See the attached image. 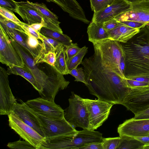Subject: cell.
<instances>
[{
    "label": "cell",
    "mask_w": 149,
    "mask_h": 149,
    "mask_svg": "<svg viewBox=\"0 0 149 149\" xmlns=\"http://www.w3.org/2000/svg\"><path fill=\"white\" fill-rule=\"evenodd\" d=\"M93 55L85 58L84 67L86 85L98 99L120 104L129 93L124 75L125 53L120 42L109 39L93 43Z\"/></svg>",
    "instance_id": "cell-1"
},
{
    "label": "cell",
    "mask_w": 149,
    "mask_h": 149,
    "mask_svg": "<svg viewBox=\"0 0 149 149\" xmlns=\"http://www.w3.org/2000/svg\"><path fill=\"white\" fill-rule=\"evenodd\" d=\"M14 47L22 56L25 64L32 72L37 82L41 97L54 100L59 91L66 88L70 82L54 66L44 63L36 64L32 56L22 46L10 39Z\"/></svg>",
    "instance_id": "cell-2"
},
{
    "label": "cell",
    "mask_w": 149,
    "mask_h": 149,
    "mask_svg": "<svg viewBox=\"0 0 149 149\" xmlns=\"http://www.w3.org/2000/svg\"><path fill=\"white\" fill-rule=\"evenodd\" d=\"M121 43L125 53L126 78H149V31L146 26L127 42Z\"/></svg>",
    "instance_id": "cell-3"
},
{
    "label": "cell",
    "mask_w": 149,
    "mask_h": 149,
    "mask_svg": "<svg viewBox=\"0 0 149 149\" xmlns=\"http://www.w3.org/2000/svg\"><path fill=\"white\" fill-rule=\"evenodd\" d=\"M103 138L100 132L88 129L66 135L45 139L40 149H78L93 142H102Z\"/></svg>",
    "instance_id": "cell-4"
},
{
    "label": "cell",
    "mask_w": 149,
    "mask_h": 149,
    "mask_svg": "<svg viewBox=\"0 0 149 149\" xmlns=\"http://www.w3.org/2000/svg\"><path fill=\"white\" fill-rule=\"evenodd\" d=\"M69 106L64 110V117L73 128L89 130L88 115L83 98L72 92Z\"/></svg>",
    "instance_id": "cell-5"
},
{
    "label": "cell",
    "mask_w": 149,
    "mask_h": 149,
    "mask_svg": "<svg viewBox=\"0 0 149 149\" xmlns=\"http://www.w3.org/2000/svg\"><path fill=\"white\" fill-rule=\"evenodd\" d=\"M88 115L89 130H94L107 119L113 104L100 100L83 98Z\"/></svg>",
    "instance_id": "cell-6"
},
{
    "label": "cell",
    "mask_w": 149,
    "mask_h": 149,
    "mask_svg": "<svg viewBox=\"0 0 149 149\" xmlns=\"http://www.w3.org/2000/svg\"><path fill=\"white\" fill-rule=\"evenodd\" d=\"M36 113L45 140L66 135L77 131L67 122L64 117L60 119L52 118Z\"/></svg>",
    "instance_id": "cell-7"
},
{
    "label": "cell",
    "mask_w": 149,
    "mask_h": 149,
    "mask_svg": "<svg viewBox=\"0 0 149 149\" xmlns=\"http://www.w3.org/2000/svg\"><path fill=\"white\" fill-rule=\"evenodd\" d=\"M130 88L121 104L135 115L149 108V85Z\"/></svg>",
    "instance_id": "cell-8"
},
{
    "label": "cell",
    "mask_w": 149,
    "mask_h": 149,
    "mask_svg": "<svg viewBox=\"0 0 149 149\" xmlns=\"http://www.w3.org/2000/svg\"><path fill=\"white\" fill-rule=\"evenodd\" d=\"M9 125L22 138L40 149L45 141L44 137L29 125L22 121L12 112L8 115Z\"/></svg>",
    "instance_id": "cell-9"
},
{
    "label": "cell",
    "mask_w": 149,
    "mask_h": 149,
    "mask_svg": "<svg viewBox=\"0 0 149 149\" xmlns=\"http://www.w3.org/2000/svg\"><path fill=\"white\" fill-rule=\"evenodd\" d=\"M0 62L9 67H24L25 63L20 54L12 44L6 33L0 26Z\"/></svg>",
    "instance_id": "cell-10"
},
{
    "label": "cell",
    "mask_w": 149,
    "mask_h": 149,
    "mask_svg": "<svg viewBox=\"0 0 149 149\" xmlns=\"http://www.w3.org/2000/svg\"><path fill=\"white\" fill-rule=\"evenodd\" d=\"M25 103L35 112L45 116L55 119L64 117V110L54 100L39 97L28 100Z\"/></svg>",
    "instance_id": "cell-11"
},
{
    "label": "cell",
    "mask_w": 149,
    "mask_h": 149,
    "mask_svg": "<svg viewBox=\"0 0 149 149\" xmlns=\"http://www.w3.org/2000/svg\"><path fill=\"white\" fill-rule=\"evenodd\" d=\"M7 71L0 66V114L8 115L17 102L10 88Z\"/></svg>",
    "instance_id": "cell-12"
},
{
    "label": "cell",
    "mask_w": 149,
    "mask_h": 149,
    "mask_svg": "<svg viewBox=\"0 0 149 149\" xmlns=\"http://www.w3.org/2000/svg\"><path fill=\"white\" fill-rule=\"evenodd\" d=\"M119 136L132 137L149 135V118L136 119L134 118L125 120L118 127Z\"/></svg>",
    "instance_id": "cell-13"
},
{
    "label": "cell",
    "mask_w": 149,
    "mask_h": 149,
    "mask_svg": "<svg viewBox=\"0 0 149 149\" xmlns=\"http://www.w3.org/2000/svg\"><path fill=\"white\" fill-rule=\"evenodd\" d=\"M114 18L119 22L131 20L149 24V1L131 3L129 10Z\"/></svg>",
    "instance_id": "cell-14"
},
{
    "label": "cell",
    "mask_w": 149,
    "mask_h": 149,
    "mask_svg": "<svg viewBox=\"0 0 149 149\" xmlns=\"http://www.w3.org/2000/svg\"><path fill=\"white\" fill-rule=\"evenodd\" d=\"M15 13L21 17L26 23L29 24L44 22L45 25V27L63 33L59 26L56 24L48 20L33 8L27 6L18 5Z\"/></svg>",
    "instance_id": "cell-15"
},
{
    "label": "cell",
    "mask_w": 149,
    "mask_h": 149,
    "mask_svg": "<svg viewBox=\"0 0 149 149\" xmlns=\"http://www.w3.org/2000/svg\"><path fill=\"white\" fill-rule=\"evenodd\" d=\"M131 3L126 0H114L109 6L103 10L94 13L91 22L98 24L115 18L130 8Z\"/></svg>",
    "instance_id": "cell-16"
},
{
    "label": "cell",
    "mask_w": 149,
    "mask_h": 149,
    "mask_svg": "<svg viewBox=\"0 0 149 149\" xmlns=\"http://www.w3.org/2000/svg\"><path fill=\"white\" fill-rule=\"evenodd\" d=\"M12 112L23 122L30 126L45 138L36 113L25 102H22L21 103H16L13 107Z\"/></svg>",
    "instance_id": "cell-17"
},
{
    "label": "cell",
    "mask_w": 149,
    "mask_h": 149,
    "mask_svg": "<svg viewBox=\"0 0 149 149\" xmlns=\"http://www.w3.org/2000/svg\"><path fill=\"white\" fill-rule=\"evenodd\" d=\"M53 2L59 6L65 12L73 19L88 24L90 21L86 18L83 8L76 0H46Z\"/></svg>",
    "instance_id": "cell-18"
},
{
    "label": "cell",
    "mask_w": 149,
    "mask_h": 149,
    "mask_svg": "<svg viewBox=\"0 0 149 149\" xmlns=\"http://www.w3.org/2000/svg\"><path fill=\"white\" fill-rule=\"evenodd\" d=\"M119 22L114 29L107 31L109 39L126 43L139 31L140 29L133 28Z\"/></svg>",
    "instance_id": "cell-19"
},
{
    "label": "cell",
    "mask_w": 149,
    "mask_h": 149,
    "mask_svg": "<svg viewBox=\"0 0 149 149\" xmlns=\"http://www.w3.org/2000/svg\"><path fill=\"white\" fill-rule=\"evenodd\" d=\"M87 33L88 40L92 43L109 39L107 31L102 25L92 22L88 27Z\"/></svg>",
    "instance_id": "cell-20"
},
{
    "label": "cell",
    "mask_w": 149,
    "mask_h": 149,
    "mask_svg": "<svg viewBox=\"0 0 149 149\" xmlns=\"http://www.w3.org/2000/svg\"><path fill=\"white\" fill-rule=\"evenodd\" d=\"M17 2L18 5L30 6L36 9L48 20L60 26V22L58 21V17L50 11L44 3H33L28 1Z\"/></svg>",
    "instance_id": "cell-21"
},
{
    "label": "cell",
    "mask_w": 149,
    "mask_h": 149,
    "mask_svg": "<svg viewBox=\"0 0 149 149\" xmlns=\"http://www.w3.org/2000/svg\"><path fill=\"white\" fill-rule=\"evenodd\" d=\"M7 71L8 75L14 74L23 77L30 83L36 90L39 91L36 80L30 69L25 64L24 67L16 66L8 67Z\"/></svg>",
    "instance_id": "cell-22"
},
{
    "label": "cell",
    "mask_w": 149,
    "mask_h": 149,
    "mask_svg": "<svg viewBox=\"0 0 149 149\" xmlns=\"http://www.w3.org/2000/svg\"><path fill=\"white\" fill-rule=\"evenodd\" d=\"M2 27L9 38L13 40L23 47L32 56L34 59L36 57L27 45L26 34L25 32L15 29Z\"/></svg>",
    "instance_id": "cell-23"
},
{
    "label": "cell",
    "mask_w": 149,
    "mask_h": 149,
    "mask_svg": "<svg viewBox=\"0 0 149 149\" xmlns=\"http://www.w3.org/2000/svg\"><path fill=\"white\" fill-rule=\"evenodd\" d=\"M40 32L46 37L56 40L65 47L69 46L73 43L70 38L63 33L45 27L42 28Z\"/></svg>",
    "instance_id": "cell-24"
},
{
    "label": "cell",
    "mask_w": 149,
    "mask_h": 149,
    "mask_svg": "<svg viewBox=\"0 0 149 149\" xmlns=\"http://www.w3.org/2000/svg\"><path fill=\"white\" fill-rule=\"evenodd\" d=\"M56 59L54 67L56 70L63 75L69 74L66 58L65 47L62 45L56 51Z\"/></svg>",
    "instance_id": "cell-25"
},
{
    "label": "cell",
    "mask_w": 149,
    "mask_h": 149,
    "mask_svg": "<svg viewBox=\"0 0 149 149\" xmlns=\"http://www.w3.org/2000/svg\"><path fill=\"white\" fill-rule=\"evenodd\" d=\"M117 149H143L144 145L134 137L121 136Z\"/></svg>",
    "instance_id": "cell-26"
},
{
    "label": "cell",
    "mask_w": 149,
    "mask_h": 149,
    "mask_svg": "<svg viewBox=\"0 0 149 149\" xmlns=\"http://www.w3.org/2000/svg\"><path fill=\"white\" fill-rule=\"evenodd\" d=\"M40 36L41 38V41L42 42L44 49L40 54L35 59L38 58L40 57L43 54L49 52H54L57 49L63 45L61 44L56 40L47 37H46L40 33Z\"/></svg>",
    "instance_id": "cell-27"
},
{
    "label": "cell",
    "mask_w": 149,
    "mask_h": 149,
    "mask_svg": "<svg viewBox=\"0 0 149 149\" xmlns=\"http://www.w3.org/2000/svg\"><path fill=\"white\" fill-rule=\"evenodd\" d=\"M25 33L26 34V41L27 45L36 57L44 49L42 42L41 40L30 34L27 33Z\"/></svg>",
    "instance_id": "cell-28"
},
{
    "label": "cell",
    "mask_w": 149,
    "mask_h": 149,
    "mask_svg": "<svg viewBox=\"0 0 149 149\" xmlns=\"http://www.w3.org/2000/svg\"><path fill=\"white\" fill-rule=\"evenodd\" d=\"M88 48L85 46L81 48V49L75 55L70 58L67 63L69 71L77 67L81 64L83 57L88 52Z\"/></svg>",
    "instance_id": "cell-29"
},
{
    "label": "cell",
    "mask_w": 149,
    "mask_h": 149,
    "mask_svg": "<svg viewBox=\"0 0 149 149\" xmlns=\"http://www.w3.org/2000/svg\"><path fill=\"white\" fill-rule=\"evenodd\" d=\"M114 0H90L91 7L94 13L99 12L110 5Z\"/></svg>",
    "instance_id": "cell-30"
},
{
    "label": "cell",
    "mask_w": 149,
    "mask_h": 149,
    "mask_svg": "<svg viewBox=\"0 0 149 149\" xmlns=\"http://www.w3.org/2000/svg\"><path fill=\"white\" fill-rule=\"evenodd\" d=\"M56 59L55 52H49L44 54L38 58L34 59V61L36 64L44 62L54 67Z\"/></svg>",
    "instance_id": "cell-31"
},
{
    "label": "cell",
    "mask_w": 149,
    "mask_h": 149,
    "mask_svg": "<svg viewBox=\"0 0 149 149\" xmlns=\"http://www.w3.org/2000/svg\"><path fill=\"white\" fill-rule=\"evenodd\" d=\"M120 137L104 138L102 142L103 149H117L118 146Z\"/></svg>",
    "instance_id": "cell-32"
},
{
    "label": "cell",
    "mask_w": 149,
    "mask_h": 149,
    "mask_svg": "<svg viewBox=\"0 0 149 149\" xmlns=\"http://www.w3.org/2000/svg\"><path fill=\"white\" fill-rule=\"evenodd\" d=\"M7 146L11 149H36L31 143L25 140L18 141L8 143Z\"/></svg>",
    "instance_id": "cell-33"
},
{
    "label": "cell",
    "mask_w": 149,
    "mask_h": 149,
    "mask_svg": "<svg viewBox=\"0 0 149 149\" xmlns=\"http://www.w3.org/2000/svg\"><path fill=\"white\" fill-rule=\"evenodd\" d=\"M0 15L21 27L22 25V22H21L10 10L0 7Z\"/></svg>",
    "instance_id": "cell-34"
},
{
    "label": "cell",
    "mask_w": 149,
    "mask_h": 149,
    "mask_svg": "<svg viewBox=\"0 0 149 149\" xmlns=\"http://www.w3.org/2000/svg\"><path fill=\"white\" fill-rule=\"evenodd\" d=\"M69 74L74 77L75 81L82 82L85 85L87 84L84 72L82 68H74L69 71Z\"/></svg>",
    "instance_id": "cell-35"
},
{
    "label": "cell",
    "mask_w": 149,
    "mask_h": 149,
    "mask_svg": "<svg viewBox=\"0 0 149 149\" xmlns=\"http://www.w3.org/2000/svg\"><path fill=\"white\" fill-rule=\"evenodd\" d=\"M0 26L2 27L15 29L25 32L20 26L6 19L0 15Z\"/></svg>",
    "instance_id": "cell-36"
},
{
    "label": "cell",
    "mask_w": 149,
    "mask_h": 149,
    "mask_svg": "<svg viewBox=\"0 0 149 149\" xmlns=\"http://www.w3.org/2000/svg\"><path fill=\"white\" fill-rule=\"evenodd\" d=\"M65 47L67 62L70 58L77 54L81 49L77 43H73L71 45Z\"/></svg>",
    "instance_id": "cell-37"
},
{
    "label": "cell",
    "mask_w": 149,
    "mask_h": 149,
    "mask_svg": "<svg viewBox=\"0 0 149 149\" xmlns=\"http://www.w3.org/2000/svg\"><path fill=\"white\" fill-rule=\"evenodd\" d=\"M18 5L14 0H0V7L15 12Z\"/></svg>",
    "instance_id": "cell-38"
},
{
    "label": "cell",
    "mask_w": 149,
    "mask_h": 149,
    "mask_svg": "<svg viewBox=\"0 0 149 149\" xmlns=\"http://www.w3.org/2000/svg\"><path fill=\"white\" fill-rule=\"evenodd\" d=\"M21 27L24 31L25 33H27L32 35L38 39L41 40L40 36V32L35 30L31 28L29 25L26 23L22 22V25Z\"/></svg>",
    "instance_id": "cell-39"
},
{
    "label": "cell",
    "mask_w": 149,
    "mask_h": 149,
    "mask_svg": "<svg viewBox=\"0 0 149 149\" xmlns=\"http://www.w3.org/2000/svg\"><path fill=\"white\" fill-rule=\"evenodd\" d=\"M119 22L115 18L105 22L101 24L102 27L107 31L112 30L116 28Z\"/></svg>",
    "instance_id": "cell-40"
},
{
    "label": "cell",
    "mask_w": 149,
    "mask_h": 149,
    "mask_svg": "<svg viewBox=\"0 0 149 149\" xmlns=\"http://www.w3.org/2000/svg\"><path fill=\"white\" fill-rule=\"evenodd\" d=\"M119 22L129 27L140 29L146 25L145 24L134 21L127 20Z\"/></svg>",
    "instance_id": "cell-41"
},
{
    "label": "cell",
    "mask_w": 149,
    "mask_h": 149,
    "mask_svg": "<svg viewBox=\"0 0 149 149\" xmlns=\"http://www.w3.org/2000/svg\"><path fill=\"white\" fill-rule=\"evenodd\" d=\"M78 149H103L102 142H93L88 144Z\"/></svg>",
    "instance_id": "cell-42"
},
{
    "label": "cell",
    "mask_w": 149,
    "mask_h": 149,
    "mask_svg": "<svg viewBox=\"0 0 149 149\" xmlns=\"http://www.w3.org/2000/svg\"><path fill=\"white\" fill-rule=\"evenodd\" d=\"M126 81L128 86L130 88L132 87L149 85V84L141 82L131 79H126Z\"/></svg>",
    "instance_id": "cell-43"
},
{
    "label": "cell",
    "mask_w": 149,
    "mask_h": 149,
    "mask_svg": "<svg viewBox=\"0 0 149 149\" xmlns=\"http://www.w3.org/2000/svg\"><path fill=\"white\" fill-rule=\"evenodd\" d=\"M133 118L136 119L149 118V108L135 115Z\"/></svg>",
    "instance_id": "cell-44"
},
{
    "label": "cell",
    "mask_w": 149,
    "mask_h": 149,
    "mask_svg": "<svg viewBox=\"0 0 149 149\" xmlns=\"http://www.w3.org/2000/svg\"><path fill=\"white\" fill-rule=\"evenodd\" d=\"M29 25L31 28L39 32L42 28L45 27V24L44 22L34 23Z\"/></svg>",
    "instance_id": "cell-45"
},
{
    "label": "cell",
    "mask_w": 149,
    "mask_h": 149,
    "mask_svg": "<svg viewBox=\"0 0 149 149\" xmlns=\"http://www.w3.org/2000/svg\"><path fill=\"white\" fill-rule=\"evenodd\" d=\"M143 144L144 146L149 145V135L142 136H136L134 137Z\"/></svg>",
    "instance_id": "cell-46"
},
{
    "label": "cell",
    "mask_w": 149,
    "mask_h": 149,
    "mask_svg": "<svg viewBox=\"0 0 149 149\" xmlns=\"http://www.w3.org/2000/svg\"><path fill=\"white\" fill-rule=\"evenodd\" d=\"M131 79L135 80L141 82L147 83L149 84V78H148L139 77L136 78Z\"/></svg>",
    "instance_id": "cell-47"
},
{
    "label": "cell",
    "mask_w": 149,
    "mask_h": 149,
    "mask_svg": "<svg viewBox=\"0 0 149 149\" xmlns=\"http://www.w3.org/2000/svg\"><path fill=\"white\" fill-rule=\"evenodd\" d=\"M130 3H133L143 1H149V0H126Z\"/></svg>",
    "instance_id": "cell-48"
},
{
    "label": "cell",
    "mask_w": 149,
    "mask_h": 149,
    "mask_svg": "<svg viewBox=\"0 0 149 149\" xmlns=\"http://www.w3.org/2000/svg\"><path fill=\"white\" fill-rule=\"evenodd\" d=\"M143 149H149V145L147 146H144Z\"/></svg>",
    "instance_id": "cell-49"
},
{
    "label": "cell",
    "mask_w": 149,
    "mask_h": 149,
    "mask_svg": "<svg viewBox=\"0 0 149 149\" xmlns=\"http://www.w3.org/2000/svg\"><path fill=\"white\" fill-rule=\"evenodd\" d=\"M146 28L148 29L149 30V24H147V25L146 26Z\"/></svg>",
    "instance_id": "cell-50"
}]
</instances>
